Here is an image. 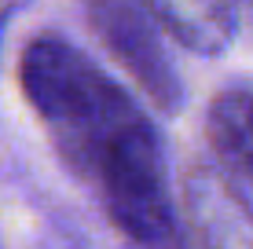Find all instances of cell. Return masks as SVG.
Returning a JSON list of instances; mask_svg holds the SVG:
<instances>
[{
  "label": "cell",
  "mask_w": 253,
  "mask_h": 249,
  "mask_svg": "<svg viewBox=\"0 0 253 249\" xmlns=\"http://www.w3.org/2000/svg\"><path fill=\"white\" fill-rule=\"evenodd\" d=\"M81 176L99 191L110 224L136 249H191L172 205L162 136L147 114L118 128Z\"/></svg>",
  "instance_id": "cell-2"
},
{
  "label": "cell",
  "mask_w": 253,
  "mask_h": 249,
  "mask_svg": "<svg viewBox=\"0 0 253 249\" xmlns=\"http://www.w3.org/2000/svg\"><path fill=\"white\" fill-rule=\"evenodd\" d=\"M22 96L48 128L66 165L84 173L95 147L110 140L139 107L63 33H37L19 59Z\"/></svg>",
  "instance_id": "cell-1"
},
{
  "label": "cell",
  "mask_w": 253,
  "mask_h": 249,
  "mask_svg": "<svg viewBox=\"0 0 253 249\" xmlns=\"http://www.w3.org/2000/svg\"><path fill=\"white\" fill-rule=\"evenodd\" d=\"M92 30L103 40V48L118 59V66L143 88V96L165 114H176L184 103V84L176 77V66L165 55L158 37V22L132 0H95L92 4Z\"/></svg>",
  "instance_id": "cell-3"
},
{
  "label": "cell",
  "mask_w": 253,
  "mask_h": 249,
  "mask_svg": "<svg viewBox=\"0 0 253 249\" xmlns=\"http://www.w3.org/2000/svg\"><path fill=\"white\" fill-rule=\"evenodd\" d=\"M22 0H0V33H4V26H7V19L15 15V7H19Z\"/></svg>",
  "instance_id": "cell-7"
},
{
  "label": "cell",
  "mask_w": 253,
  "mask_h": 249,
  "mask_svg": "<svg viewBox=\"0 0 253 249\" xmlns=\"http://www.w3.org/2000/svg\"><path fill=\"white\" fill-rule=\"evenodd\" d=\"M206 136L228 176L253 183V84H228L206 110Z\"/></svg>",
  "instance_id": "cell-6"
},
{
  "label": "cell",
  "mask_w": 253,
  "mask_h": 249,
  "mask_svg": "<svg viewBox=\"0 0 253 249\" xmlns=\"http://www.w3.org/2000/svg\"><path fill=\"white\" fill-rule=\"evenodd\" d=\"M143 4L172 40L198 55H220L239 30L235 0H143Z\"/></svg>",
  "instance_id": "cell-5"
},
{
  "label": "cell",
  "mask_w": 253,
  "mask_h": 249,
  "mask_svg": "<svg viewBox=\"0 0 253 249\" xmlns=\"http://www.w3.org/2000/svg\"><path fill=\"white\" fill-rule=\"evenodd\" d=\"M187 213L202 249H253V209L224 173L209 165L191 169Z\"/></svg>",
  "instance_id": "cell-4"
}]
</instances>
